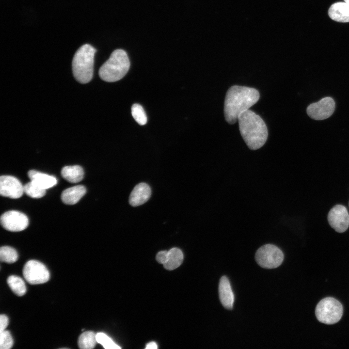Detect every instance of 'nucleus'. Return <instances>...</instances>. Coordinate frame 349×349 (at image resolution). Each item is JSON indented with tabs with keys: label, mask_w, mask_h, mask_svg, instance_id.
Masks as SVG:
<instances>
[{
	"label": "nucleus",
	"mask_w": 349,
	"mask_h": 349,
	"mask_svg": "<svg viewBox=\"0 0 349 349\" xmlns=\"http://www.w3.org/2000/svg\"><path fill=\"white\" fill-rule=\"evenodd\" d=\"M96 334L93 331H86L81 333L79 337L78 346L81 349H92L97 343Z\"/></svg>",
	"instance_id": "6ab92c4d"
},
{
	"label": "nucleus",
	"mask_w": 349,
	"mask_h": 349,
	"mask_svg": "<svg viewBox=\"0 0 349 349\" xmlns=\"http://www.w3.org/2000/svg\"></svg>",
	"instance_id": "c756f323"
},
{
	"label": "nucleus",
	"mask_w": 349,
	"mask_h": 349,
	"mask_svg": "<svg viewBox=\"0 0 349 349\" xmlns=\"http://www.w3.org/2000/svg\"><path fill=\"white\" fill-rule=\"evenodd\" d=\"M0 223L5 229L12 232L21 231L26 229L29 224L27 216L16 210L3 213L0 217Z\"/></svg>",
	"instance_id": "1a4fd4ad"
},
{
	"label": "nucleus",
	"mask_w": 349,
	"mask_h": 349,
	"mask_svg": "<svg viewBox=\"0 0 349 349\" xmlns=\"http://www.w3.org/2000/svg\"><path fill=\"white\" fill-rule=\"evenodd\" d=\"M97 343L101 344L106 349H117L121 347L115 344L107 334L103 333L96 334Z\"/></svg>",
	"instance_id": "b1692460"
},
{
	"label": "nucleus",
	"mask_w": 349,
	"mask_h": 349,
	"mask_svg": "<svg viewBox=\"0 0 349 349\" xmlns=\"http://www.w3.org/2000/svg\"><path fill=\"white\" fill-rule=\"evenodd\" d=\"M28 176L31 181L45 190L53 187L57 183L54 176L35 170L29 171Z\"/></svg>",
	"instance_id": "2eb2a0df"
},
{
	"label": "nucleus",
	"mask_w": 349,
	"mask_h": 349,
	"mask_svg": "<svg viewBox=\"0 0 349 349\" xmlns=\"http://www.w3.org/2000/svg\"><path fill=\"white\" fill-rule=\"evenodd\" d=\"M238 121L241 136L250 149L257 150L265 143L268 129L260 116L248 110L239 114Z\"/></svg>",
	"instance_id": "f03ea898"
},
{
	"label": "nucleus",
	"mask_w": 349,
	"mask_h": 349,
	"mask_svg": "<svg viewBox=\"0 0 349 349\" xmlns=\"http://www.w3.org/2000/svg\"><path fill=\"white\" fill-rule=\"evenodd\" d=\"M7 283L13 292L17 296L24 295L26 292V287L24 281L20 277L10 276L7 279Z\"/></svg>",
	"instance_id": "aec40b11"
},
{
	"label": "nucleus",
	"mask_w": 349,
	"mask_h": 349,
	"mask_svg": "<svg viewBox=\"0 0 349 349\" xmlns=\"http://www.w3.org/2000/svg\"><path fill=\"white\" fill-rule=\"evenodd\" d=\"M24 278L32 285L44 284L49 279V271L42 263L35 260L28 261L23 269Z\"/></svg>",
	"instance_id": "0eeeda50"
},
{
	"label": "nucleus",
	"mask_w": 349,
	"mask_h": 349,
	"mask_svg": "<svg viewBox=\"0 0 349 349\" xmlns=\"http://www.w3.org/2000/svg\"><path fill=\"white\" fill-rule=\"evenodd\" d=\"M260 95L256 89L238 85L231 86L227 91L224 104L225 120L233 124L239 114L249 110L259 100Z\"/></svg>",
	"instance_id": "f257e3e1"
},
{
	"label": "nucleus",
	"mask_w": 349,
	"mask_h": 349,
	"mask_svg": "<svg viewBox=\"0 0 349 349\" xmlns=\"http://www.w3.org/2000/svg\"><path fill=\"white\" fill-rule=\"evenodd\" d=\"M157 344L155 342H151L148 343L145 348L146 349H157Z\"/></svg>",
	"instance_id": "cd10ccee"
},
{
	"label": "nucleus",
	"mask_w": 349,
	"mask_h": 349,
	"mask_svg": "<svg viewBox=\"0 0 349 349\" xmlns=\"http://www.w3.org/2000/svg\"><path fill=\"white\" fill-rule=\"evenodd\" d=\"M18 258L16 250L9 246H2L0 249V260L1 262L13 263L15 262Z\"/></svg>",
	"instance_id": "412c9836"
},
{
	"label": "nucleus",
	"mask_w": 349,
	"mask_h": 349,
	"mask_svg": "<svg viewBox=\"0 0 349 349\" xmlns=\"http://www.w3.org/2000/svg\"><path fill=\"white\" fill-rule=\"evenodd\" d=\"M131 114L135 120L140 125L147 123V118L143 107L138 104H134L131 107Z\"/></svg>",
	"instance_id": "5701e85b"
},
{
	"label": "nucleus",
	"mask_w": 349,
	"mask_h": 349,
	"mask_svg": "<svg viewBox=\"0 0 349 349\" xmlns=\"http://www.w3.org/2000/svg\"><path fill=\"white\" fill-rule=\"evenodd\" d=\"M335 108L334 100L331 97H325L317 102L310 104L307 108L308 115L316 120H322L330 117Z\"/></svg>",
	"instance_id": "6e6552de"
},
{
	"label": "nucleus",
	"mask_w": 349,
	"mask_h": 349,
	"mask_svg": "<svg viewBox=\"0 0 349 349\" xmlns=\"http://www.w3.org/2000/svg\"><path fill=\"white\" fill-rule=\"evenodd\" d=\"M343 312L342 305L338 301L327 297L318 303L315 314L319 322L326 324H333L340 320Z\"/></svg>",
	"instance_id": "39448f33"
},
{
	"label": "nucleus",
	"mask_w": 349,
	"mask_h": 349,
	"mask_svg": "<svg viewBox=\"0 0 349 349\" xmlns=\"http://www.w3.org/2000/svg\"><path fill=\"white\" fill-rule=\"evenodd\" d=\"M183 260L182 251L177 248H173L168 251V259L163 266L166 270H173L180 266Z\"/></svg>",
	"instance_id": "a211bd4d"
},
{
	"label": "nucleus",
	"mask_w": 349,
	"mask_h": 349,
	"mask_svg": "<svg viewBox=\"0 0 349 349\" xmlns=\"http://www.w3.org/2000/svg\"><path fill=\"white\" fill-rule=\"evenodd\" d=\"M96 49L86 44L81 46L75 53L72 63V71L75 79L85 84L93 78L94 56Z\"/></svg>",
	"instance_id": "7ed1b4c3"
},
{
	"label": "nucleus",
	"mask_w": 349,
	"mask_h": 349,
	"mask_svg": "<svg viewBox=\"0 0 349 349\" xmlns=\"http://www.w3.org/2000/svg\"><path fill=\"white\" fill-rule=\"evenodd\" d=\"M130 62L126 52L121 49L114 50L109 59L100 67L99 76L107 82H115L122 79L128 72Z\"/></svg>",
	"instance_id": "20e7f679"
},
{
	"label": "nucleus",
	"mask_w": 349,
	"mask_h": 349,
	"mask_svg": "<svg viewBox=\"0 0 349 349\" xmlns=\"http://www.w3.org/2000/svg\"><path fill=\"white\" fill-rule=\"evenodd\" d=\"M9 323V319L5 315L1 314L0 316V333L5 330Z\"/></svg>",
	"instance_id": "bb28decb"
},
{
	"label": "nucleus",
	"mask_w": 349,
	"mask_h": 349,
	"mask_svg": "<svg viewBox=\"0 0 349 349\" xmlns=\"http://www.w3.org/2000/svg\"><path fill=\"white\" fill-rule=\"evenodd\" d=\"M24 192V186L16 178L11 175L0 176V194L1 196L17 199Z\"/></svg>",
	"instance_id": "9b49d317"
},
{
	"label": "nucleus",
	"mask_w": 349,
	"mask_h": 349,
	"mask_svg": "<svg viewBox=\"0 0 349 349\" xmlns=\"http://www.w3.org/2000/svg\"><path fill=\"white\" fill-rule=\"evenodd\" d=\"M151 194V188L147 184L144 182L139 183L130 193L129 203L133 206H140L148 200Z\"/></svg>",
	"instance_id": "f8f14e48"
},
{
	"label": "nucleus",
	"mask_w": 349,
	"mask_h": 349,
	"mask_svg": "<svg viewBox=\"0 0 349 349\" xmlns=\"http://www.w3.org/2000/svg\"><path fill=\"white\" fill-rule=\"evenodd\" d=\"M85 193L86 189L83 186H75L63 190L61 194V199L65 204L74 205L79 202Z\"/></svg>",
	"instance_id": "dca6fc26"
},
{
	"label": "nucleus",
	"mask_w": 349,
	"mask_h": 349,
	"mask_svg": "<svg viewBox=\"0 0 349 349\" xmlns=\"http://www.w3.org/2000/svg\"><path fill=\"white\" fill-rule=\"evenodd\" d=\"M46 190L31 181L24 186V193L29 197L33 198L42 197L45 195Z\"/></svg>",
	"instance_id": "4be33fe9"
},
{
	"label": "nucleus",
	"mask_w": 349,
	"mask_h": 349,
	"mask_svg": "<svg viewBox=\"0 0 349 349\" xmlns=\"http://www.w3.org/2000/svg\"><path fill=\"white\" fill-rule=\"evenodd\" d=\"M61 174L66 180L74 183L79 182L82 179L84 172L80 166H66L62 169Z\"/></svg>",
	"instance_id": "f3484780"
},
{
	"label": "nucleus",
	"mask_w": 349,
	"mask_h": 349,
	"mask_svg": "<svg viewBox=\"0 0 349 349\" xmlns=\"http://www.w3.org/2000/svg\"><path fill=\"white\" fill-rule=\"evenodd\" d=\"M255 259L260 267L268 269H274L282 263L284 254L276 246L267 244L262 246L256 251Z\"/></svg>",
	"instance_id": "423d86ee"
},
{
	"label": "nucleus",
	"mask_w": 349,
	"mask_h": 349,
	"mask_svg": "<svg viewBox=\"0 0 349 349\" xmlns=\"http://www.w3.org/2000/svg\"><path fill=\"white\" fill-rule=\"evenodd\" d=\"M328 15L334 21L349 22V4L345 1L334 3L329 8Z\"/></svg>",
	"instance_id": "4468645a"
},
{
	"label": "nucleus",
	"mask_w": 349,
	"mask_h": 349,
	"mask_svg": "<svg viewBox=\"0 0 349 349\" xmlns=\"http://www.w3.org/2000/svg\"><path fill=\"white\" fill-rule=\"evenodd\" d=\"M168 251H161L159 252L156 255L157 261L162 264H164L168 259Z\"/></svg>",
	"instance_id": "a878e982"
},
{
	"label": "nucleus",
	"mask_w": 349,
	"mask_h": 349,
	"mask_svg": "<svg viewBox=\"0 0 349 349\" xmlns=\"http://www.w3.org/2000/svg\"><path fill=\"white\" fill-rule=\"evenodd\" d=\"M345 2H347L349 4V0H344Z\"/></svg>",
	"instance_id": "c85d7f7f"
},
{
	"label": "nucleus",
	"mask_w": 349,
	"mask_h": 349,
	"mask_svg": "<svg viewBox=\"0 0 349 349\" xmlns=\"http://www.w3.org/2000/svg\"><path fill=\"white\" fill-rule=\"evenodd\" d=\"M327 218L330 225L338 233L345 232L349 227V214L343 205H337L332 208Z\"/></svg>",
	"instance_id": "9d476101"
},
{
	"label": "nucleus",
	"mask_w": 349,
	"mask_h": 349,
	"mask_svg": "<svg viewBox=\"0 0 349 349\" xmlns=\"http://www.w3.org/2000/svg\"><path fill=\"white\" fill-rule=\"evenodd\" d=\"M13 339L10 333L4 330L0 333V349H9L13 347Z\"/></svg>",
	"instance_id": "393cba45"
},
{
	"label": "nucleus",
	"mask_w": 349,
	"mask_h": 349,
	"mask_svg": "<svg viewBox=\"0 0 349 349\" xmlns=\"http://www.w3.org/2000/svg\"><path fill=\"white\" fill-rule=\"evenodd\" d=\"M219 296L222 306L227 309H232L234 301V295L228 278L222 276L219 284Z\"/></svg>",
	"instance_id": "ddd939ff"
}]
</instances>
